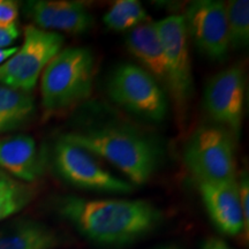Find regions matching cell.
Listing matches in <instances>:
<instances>
[{
    "instance_id": "obj_1",
    "label": "cell",
    "mask_w": 249,
    "mask_h": 249,
    "mask_svg": "<svg viewBox=\"0 0 249 249\" xmlns=\"http://www.w3.org/2000/svg\"><path fill=\"white\" fill-rule=\"evenodd\" d=\"M60 216L83 238L104 248H123L151 234L163 213L144 200H88L65 196L57 203Z\"/></svg>"
},
{
    "instance_id": "obj_2",
    "label": "cell",
    "mask_w": 249,
    "mask_h": 249,
    "mask_svg": "<svg viewBox=\"0 0 249 249\" xmlns=\"http://www.w3.org/2000/svg\"><path fill=\"white\" fill-rule=\"evenodd\" d=\"M61 139L107 160L135 185L148 182L163 157L154 136L126 124H105L66 133Z\"/></svg>"
},
{
    "instance_id": "obj_3",
    "label": "cell",
    "mask_w": 249,
    "mask_h": 249,
    "mask_svg": "<svg viewBox=\"0 0 249 249\" xmlns=\"http://www.w3.org/2000/svg\"><path fill=\"white\" fill-rule=\"evenodd\" d=\"M95 76V57L88 48L60 50L44 68L40 81L46 113L75 107L90 97Z\"/></svg>"
},
{
    "instance_id": "obj_4",
    "label": "cell",
    "mask_w": 249,
    "mask_h": 249,
    "mask_svg": "<svg viewBox=\"0 0 249 249\" xmlns=\"http://www.w3.org/2000/svg\"><path fill=\"white\" fill-rule=\"evenodd\" d=\"M235 138L217 124H204L186 143L183 160L200 182L232 181L236 178Z\"/></svg>"
},
{
    "instance_id": "obj_5",
    "label": "cell",
    "mask_w": 249,
    "mask_h": 249,
    "mask_svg": "<svg viewBox=\"0 0 249 249\" xmlns=\"http://www.w3.org/2000/svg\"><path fill=\"white\" fill-rule=\"evenodd\" d=\"M107 93L113 102L144 119L160 123L167 114V99L160 83L144 68L121 64L107 80Z\"/></svg>"
},
{
    "instance_id": "obj_6",
    "label": "cell",
    "mask_w": 249,
    "mask_h": 249,
    "mask_svg": "<svg viewBox=\"0 0 249 249\" xmlns=\"http://www.w3.org/2000/svg\"><path fill=\"white\" fill-rule=\"evenodd\" d=\"M62 44L64 37L60 34L27 26L22 46L0 66V83L30 92L44 68L61 50Z\"/></svg>"
},
{
    "instance_id": "obj_7",
    "label": "cell",
    "mask_w": 249,
    "mask_h": 249,
    "mask_svg": "<svg viewBox=\"0 0 249 249\" xmlns=\"http://www.w3.org/2000/svg\"><path fill=\"white\" fill-rule=\"evenodd\" d=\"M167 68V86L179 120L185 117L193 96L188 34L183 15H169L156 22Z\"/></svg>"
},
{
    "instance_id": "obj_8",
    "label": "cell",
    "mask_w": 249,
    "mask_h": 249,
    "mask_svg": "<svg viewBox=\"0 0 249 249\" xmlns=\"http://www.w3.org/2000/svg\"><path fill=\"white\" fill-rule=\"evenodd\" d=\"M53 164L59 176L77 188L113 194H130V182L118 178L95 160V156L60 138L53 151Z\"/></svg>"
},
{
    "instance_id": "obj_9",
    "label": "cell",
    "mask_w": 249,
    "mask_h": 249,
    "mask_svg": "<svg viewBox=\"0 0 249 249\" xmlns=\"http://www.w3.org/2000/svg\"><path fill=\"white\" fill-rule=\"evenodd\" d=\"M246 79L238 65L225 68L210 77L203 92V105L217 126L239 136L245 113Z\"/></svg>"
},
{
    "instance_id": "obj_10",
    "label": "cell",
    "mask_w": 249,
    "mask_h": 249,
    "mask_svg": "<svg viewBox=\"0 0 249 249\" xmlns=\"http://www.w3.org/2000/svg\"><path fill=\"white\" fill-rule=\"evenodd\" d=\"M188 37L202 54L213 61H224L230 52L226 5L217 0L192 2L182 14Z\"/></svg>"
},
{
    "instance_id": "obj_11",
    "label": "cell",
    "mask_w": 249,
    "mask_h": 249,
    "mask_svg": "<svg viewBox=\"0 0 249 249\" xmlns=\"http://www.w3.org/2000/svg\"><path fill=\"white\" fill-rule=\"evenodd\" d=\"M24 13L35 27L48 31L86 34L93 26V17L82 2L68 0H33L24 4Z\"/></svg>"
},
{
    "instance_id": "obj_12",
    "label": "cell",
    "mask_w": 249,
    "mask_h": 249,
    "mask_svg": "<svg viewBox=\"0 0 249 249\" xmlns=\"http://www.w3.org/2000/svg\"><path fill=\"white\" fill-rule=\"evenodd\" d=\"M198 189L211 223L222 234L244 236L238 179L223 182H200Z\"/></svg>"
},
{
    "instance_id": "obj_13",
    "label": "cell",
    "mask_w": 249,
    "mask_h": 249,
    "mask_svg": "<svg viewBox=\"0 0 249 249\" xmlns=\"http://www.w3.org/2000/svg\"><path fill=\"white\" fill-rule=\"evenodd\" d=\"M0 169L20 181H36L44 173V154L29 135H11L0 138Z\"/></svg>"
},
{
    "instance_id": "obj_14",
    "label": "cell",
    "mask_w": 249,
    "mask_h": 249,
    "mask_svg": "<svg viewBox=\"0 0 249 249\" xmlns=\"http://www.w3.org/2000/svg\"><path fill=\"white\" fill-rule=\"evenodd\" d=\"M64 238L48 224L18 218L0 227V249H57Z\"/></svg>"
},
{
    "instance_id": "obj_15",
    "label": "cell",
    "mask_w": 249,
    "mask_h": 249,
    "mask_svg": "<svg viewBox=\"0 0 249 249\" xmlns=\"http://www.w3.org/2000/svg\"><path fill=\"white\" fill-rule=\"evenodd\" d=\"M124 42L130 53L142 62L144 70L154 76L160 85L163 83L166 87V60L156 22L140 24L129 30Z\"/></svg>"
},
{
    "instance_id": "obj_16",
    "label": "cell",
    "mask_w": 249,
    "mask_h": 249,
    "mask_svg": "<svg viewBox=\"0 0 249 249\" xmlns=\"http://www.w3.org/2000/svg\"><path fill=\"white\" fill-rule=\"evenodd\" d=\"M35 113V102L30 92L0 86V133L24 126Z\"/></svg>"
},
{
    "instance_id": "obj_17",
    "label": "cell",
    "mask_w": 249,
    "mask_h": 249,
    "mask_svg": "<svg viewBox=\"0 0 249 249\" xmlns=\"http://www.w3.org/2000/svg\"><path fill=\"white\" fill-rule=\"evenodd\" d=\"M35 195V187L17 180L0 169V222L20 213Z\"/></svg>"
},
{
    "instance_id": "obj_18",
    "label": "cell",
    "mask_w": 249,
    "mask_h": 249,
    "mask_svg": "<svg viewBox=\"0 0 249 249\" xmlns=\"http://www.w3.org/2000/svg\"><path fill=\"white\" fill-rule=\"evenodd\" d=\"M147 11L138 0H118L105 13L103 21L108 29L127 31L147 21Z\"/></svg>"
},
{
    "instance_id": "obj_19",
    "label": "cell",
    "mask_w": 249,
    "mask_h": 249,
    "mask_svg": "<svg viewBox=\"0 0 249 249\" xmlns=\"http://www.w3.org/2000/svg\"><path fill=\"white\" fill-rule=\"evenodd\" d=\"M230 50H241L249 44V1L231 0L226 5Z\"/></svg>"
},
{
    "instance_id": "obj_20",
    "label": "cell",
    "mask_w": 249,
    "mask_h": 249,
    "mask_svg": "<svg viewBox=\"0 0 249 249\" xmlns=\"http://www.w3.org/2000/svg\"><path fill=\"white\" fill-rule=\"evenodd\" d=\"M238 187L242 218H244V238L247 240L249 235V180L248 173L245 171H242L240 174V178L238 180Z\"/></svg>"
},
{
    "instance_id": "obj_21",
    "label": "cell",
    "mask_w": 249,
    "mask_h": 249,
    "mask_svg": "<svg viewBox=\"0 0 249 249\" xmlns=\"http://www.w3.org/2000/svg\"><path fill=\"white\" fill-rule=\"evenodd\" d=\"M18 18V5L12 0H0V27L17 24Z\"/></svg>"
},
{
    "instance_id": "obj_22",
    "label": "cell",
    "mask_w": 249,
    "mask_h": 249,
    "mask_svg": "<svg viewBox=\"0 0 249 249\" xmlns=\"http://www.w3.org/2000/svg\"><path fill=\"white\" fill-rule=\"evenodd\" d=\"M20 30L17 24L8 27H0V49H7L18 38Z\"/></svg>"
},
{
    "instance_id": "obj_23",
    "label": "cell",
    "mask_w": 249,
    "mask_h": 249,
    "mask_svg": "<svg viewBox=\"0 0 249 249\" xmlns=\"http://www.w3.org/2000/svg\"><path fill=\"white\" fill-rule=\"evenodd\" d=\"M201 249H233L231 246L227 245L226 241L217 236H210L202 242Z\"/></svg>"
},
{
    "instance_id": "obj_24",
    "label": "cell",
    "mask_w": 249,
    "mask_h": 249,
    "mask_svg": "<svg viewBox=\"0 0 249 249\" xmlns=\"http://www.w3.org/2000/svg\"><path fill=\"white\" fill-rule=\"evenodd\" d=\"M18 48H7V49H0V66L2 64H5L9 58L13 57L17 53Z\"/></svg>"
},
{
    "instance_id": "obj_25",
    "label": "cell",
    "mask_w": 249,
    "mask_h": 249,
    "mask_svg": "<svg viewBox=\"0 0 249 249\" xmlns=\"http://www.w3.org/2000/svg\"><path fill=\"white\" fill-rule=\"evenodd\" d=\"M157 249H181V248L177 245H166V246H161V247Z\"/></svg>"
}]
</instances>
